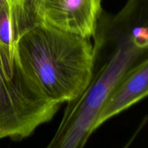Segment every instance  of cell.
I'll use <instances>...</instances> for the list:
<instances>
[{"label":"cell","instance_id":"8992f818","mask_svg":"<svg viewBox=\"0 0 148 148\" xmlns=\"http://www.w3.org/2000/svg\"><path fill=\"white\" fill-rule=\"evenodd\" d=\"M23 31L17 4L12 0H0V58L11 64L14 62L16 43Z\"/></svg>","mask_w":148,"mask_h":148},{"label":"cell","instance_id":"5b68a950","mask_svg":"<svg viewBox=\"0 0 148 148\" xmlns=\"http://www.w3.org/2000/svg\"><path fill=\"white\" fill-rule=\"evenodd\" d=\"M148 96V57L129 69L103 106L95 129Z\"/></svg>","mask_w":148,"mask_h":148},{"label":"cell","instance_id":"6da1fadb","mask_svg":"<svg viewBox=\"0 0 148 148\" xmlns=\"http://www.w3.org/2000/svg\"><path fill=\"white\" fill-rule=\"evenodd\" d=\"M96 53L90 38L32 25L19 36L14 58L38 90L61 105L76 99L90 85Z\"/></svg>","mask_w":148,"mask_h":148},{"label":"cell","instance_id":"52a82bcc","mask_svg":"<svg viewBox=\"0 0 148 148\" xmlns=\"http://www.w3.org/2000/svg\"><path fill=\"white\" fill-rule=\"evenodd\" d=\"M118 15V25L148 53V0H129Z\"/></svg>","mask_w":148,"mask_h":148},{"label":"cell","instance_id":"7a4b0ae2","mask_svg":"<svg viewBox=\"0 0 148 148\" xmlns=\"http://www.w3.org/2000/svg\"><path fill=\"white\" fill-rule=\"evenodd\" d=\"M119 43L114 54L102 66L85 91L67 103L64 114L48 147H82L95 130L97 117L113 90L126 72L148 57L132 39L119 31Z\"/></svg>","mask_w":148,"mask_h":148},{"label":"cell","instance_id":"277c9868","mask_svg":"<svg viewBox=\"0 0 148 148\" xmlns=\"http://www.w3.org/2000/svg\"><path fill=\"white\" fill-rule=\"evenodd\" d=\"M26 29L32 25L52 27L91 38L97 33L102 0H14Z\"/></svg>","mask_w":148,"mask_h":148},{"label":"cell","instance_id":"3957f363","mask_svg":"<svg viewBox=\"0 0 148 148\" xmlns=\"http://www.w3.org/2000/svg\"><path fill=\"white\" fill-rule=\"evenodd\" d=\"M59 107L38 90L15 58L12 66L0 61V140L29 137L51 121Z\"/></svg>","mask_w":148,"mask_h":148}]
</instances>
